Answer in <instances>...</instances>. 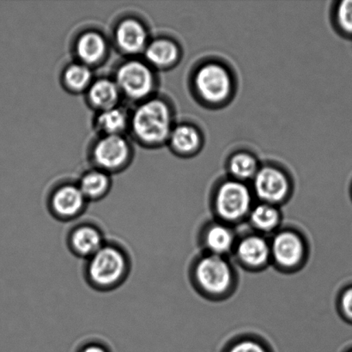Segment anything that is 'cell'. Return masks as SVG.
Returning <instances> with one entry per match:
<instances>
[{"label": "cell", "instance_id": "cell-21", "mask_svg": "<svg viewBox=\"0 0 352 352\" xmlns=\"http://www.w3.org/2000/svg\"><path fill=\"white\" fill-rule=\"evenodd\" d=\"M234 234L232 231L221 224H214L210 226L206 234L207 248L212 251V254L223 256L229 253L234 244Z\"/></svg>", "mask_w": 352, "mask_h": 352}, {"label": "cell", "instance_id": "cell-25", "mask_svg": "<svg viewBox=\"0 0 352 352\" xmlns=\"http://www.w3.org/2000/svg\"><path fill=\"white\" fill-rule=\"evenodd\" d=\"M229 352H267L260 344L245 340L234 346Z\"/></svg>", "mask_w": 352, "mask_h": 352}, {"label": "cell", "instance_id": "cell-3", "mask_svg": "<svg viewBox=\"0 0 352 352\" xmlns=\"http://www.w3.org/2000/svg\"><path fill=\"white\" fill-rule=\"evenodd\" d=\"M192 85L200 102L210 108L226 104L234 93L232 71L223 62L217 60L199 64L193 72Z\"/></svg>", "mask_w": 352, "mask_h": 352}, {"label": "cell", "instance_id": "cell-24", "mask_svg": "<svg viewBox=\"0 0 352 352\" xmlns=\"http://www.w3.org/2000/svg\"><path fill=\"white\" fill-rule=\"evenodd\" d=\"M333 22L340 34L352 38V0L337 3L333 12Z\"/></svg>", "mask_w": 352, "mask_h": 352}, {"label": "cell", "instance_id": "cell-13", "mask_svg": "<svg viewBox=\"0 0 352 352\" xmlns=\"http://www.w3.org/2000/svg\"><path fill=\"white\" fill-rule=\"evenodd\" d=\"M168 143L179 156L192 157L201 150L204 136L199 127L193 124L181 123L172 130Z\"/></svg>", "mask_w": 352, "mask_h": 352}, {"label": "cell", "instance_id": "cell-11", "mask_svg": "<svg viewBox=\"0 0 352 352\" xmlns=\"http://www.w3.org/2000/svg\"><path fill=\"white\" fill-rule=\"evenodd\" d=\"M271 252L279 265L292 268L296 267L302 260L305 246L298 234L287 231L279 233L275 236L272 241Z\"/></svg>", "mask_w": 352, "mask_h": 352}, {"label": "cell", "instance_id": "cell-27", "mask_svg": "<svg viewBox=\"0 0 352 352\" xmlns=\"http://www.w3.org/2000/svg\"><path fill=\"white\" fill-rule=\"evenodd\" d=\"M77 352H111L103 344L92 342L85 344Z\"/></svg>", "mask_w": 352, "mask_h": 352}, {"label": "cell", "instance_id": "cell-26", "mask_svg": "<svg viewBox=\"0 0 352 352\" xmlns=\"http://www.w3.org/2000/svg\"><path fill=\"white\" fill-rule=\"evenodd\" d=\"M340 303L344 316L352 320V287L344 291Z\"/></svg>", "mask_w": 352, "mask_h": 352}, {"label": "cell", "instance_id": "cell-14", "mask_svg": "<svg viewBox=\"0 0 352 352\" xmlns=\"http://www.w3.org/2000/svg\"><path fill=\"white\" fill-rule=\"evenodd\" d=\"M144 52L148 63L160 69L173 67L181 57L179 45L167 38L151 41Z\"/></svg>", "mask_w": 352, "mask_h": 352}, {"label": "cell", "instance_id": "cell-10", "mask_svg": "<svg viewBox=\"0 0 352 352\" xmlns=\"http://www.w3.org/2000/svg\"><path fill=\"white\" fill-rule=\"evenodd\" d=\"M106 243L102 230L89 223L78 224L67 237L69 250L76 256L85 261L101 250Z\"/></svg>", "mask_w": 352, "mask_h": 352}, {"label": "cell", "instance_id": "cell-5", "mask_svg": "<svg viewBox=\"0 0 352 352\" xmlns=\"http://www.w3.org/2000/svg\"><path fill=\"white\" fill-rule=\"evenodd\" d=\"M115 81L120 93L132 100L146 98L155 87V77L149 65L136 60L120 65Z\"/></svg>", "mask_w": 352, "mask_h": 352}, {"label": "cell", "instance_id": "cell-17", "mask_svg": "<svg viewBox=\"0 0 352 352\" xmlns=\"http://www.w3.org/2000/svg\"><path fill=\"white\" fill-rule=\"evenodd\" d=\"M120 91L115 80L108 78L98 79L88 89V98L95 108L102 110L116 107Z\"/></svg>", "mask_w": 352, "mask_h": 352}, {"label": "cell", "instance_id": "cell-4", "mask_svg": "<svg viewBox=\"0 0 352 352\" xmlns=\"http://www.w3.org/2000/svg\"><path fill=\"white\" fill-rule=\"evenodd\" d=\"M251 203V191L245 182L230 178L221 183L217 190L216 209L223 219H241L250 212Z\"/></svg>", "mask_w": 352, "mask_h": 352}, {"label": "cell", "instance_id": "cell-7", "mask_svg": "<svg viewBox=\"0 0 352 352\" xmlns=\"http://www.w3.org/2000/svg\"><path fill=\"white\" fill-rule=\"evenodd\" d=\"M195 274L201 288L210 294H223L232 281L229 263L219 255L212 254L203 258L197 265Z\"/></svg>", "mask_w": 352, "mask_h": 352}, {"label": "cell", "instance_id": "cell-23", "mask_svg": "<svg viewBox=\"0 0 352 352\" xmlns=\"http://www.w3.org/2000/svg\"><path fill=\"white\" fill-rule=\"evenodd\" d=\"M254 227L265 232L274 230L279 223V214L274 205L263 203L255 206L250 212Z\"/></svg>", "mask_w": 352, "mask_h": 352}, {"label": "cell", "instance_id": "cell-19", "mask_svg": "<svg viewBox=\"0 0 352 352\" xmlns=\"http://www.w3.org/2000/svg\"><path fill=\"white\" fill-rule=\"evenodd\" d=\"M78 185L89 202L98 201L108 195L111 179L107 172L96 170L82 175Z\"/></svg>", "mask_w": 352, "mask_h": 352}, {"label": "cell", "instance_id": "cell-16", "mask_svg": "<svg viewBox=\"0 0 352 352\" xmlns=\"http://www.w3.org/2000/svg\"><path fill=\"white\" fill-rule=\"evenodd\" d=\"M107 52V43L101 34L89 31L78 37L76 43V54L82 64L92 65L103 60Z\"/></svg>", "mask_w": 352, "mask_h": 352}, {"label": "cell", "instance_id": "cell-18", "mask_svg": "<svg viewBox=\"0 0 352 352\" xmlns=\"http://www.w3.org/2000/svg\"><path fill=\"white\" fill-rule=\"evenodd\" d=\"M228 171L231 178L245 182L253 179L261 168L260 162L254 153L248 151H237L227 160Z\"/></svg>", "mask_w": 352, "mask_h": 352}, {"label": "cell", "instance_id": "cell-1", "mask_svg": "<svg viewBox=\"0 0 352 352\" xmlns=\"http://www.w3.org/2000/svg\"><path fill=\"white\" fill-rule=\"evenodd\" d=\"M129 254L120 245L107 243L86 261V281L96 291L107 292L119 288L129 278Z\"/></svg>", "mask_w": 352, "mask_h": 352}, {"label": "cell", "instance_id": "cell-28", "mask_svg": "<svg viewBox=\"0 0 352 352\" xmlns=\"http://www.w3.org/2000/svg\"><path fill=\"white\" fill-rule=\"evenodd\" d=\"M349 352H352V351H350Z\"/></svg>", "mask_w": 352, "mask_h": 352}, {"label": "cell", "instance_id": "cell-20", "mask_svg": "<svg viewBox=\"0 0 352 352\" xmlns=\"http://www.w3.org/2000/svg\"><path fill=\"white\" fill-rule=\"evenodd\" d=\"M129 124L126 112L119 107L102 110L96 118V126L106 135H122Z\"/></svg>", "mask_w": 352, "mask_h": 352}, {"label": "cell", "instance_id": "cell-8", "mask_svg": "<svg viewBox=\"0 0 352 352\" xmlns=\"http://www.w3.org/2000/svg\"><path fill=\"white\" fill-rule=\"evenodd\" d=\"M88 203L78 185L65 184L58 186L52 193L48 208L54 219L68 222L80 217Z\"/></svg>", "mask_w": 352, "mask_h": 352}, {"label": "cell", "instance_id": "cell-12", "mask_svg": "<svg viewBox=\"0 0 352 352\" xmlns=\"http://www.w3.org/2000/svg\"><path fill=\"white\" fill-rule=\"evenodd\" d=\"M115 36L117 46L127 54H139L148 45L146 27L134 19L122 21L116 28Z\"/></svg>", "mask_w": 352, "mask_h": 352}, {"label": "cell", "instance_id": "cell-15", "mask_svg": "<svg viewBox=\"0 0 352 352\" xmlns=\"http://www.w3.org/2000/svg\"><path fill=\"white\" fill-rule=\"evenodd\" d=\"M271 254L270 245L261 236H252L245 238L237 248L238 258L250 267H263L267 264Z\"/></svg>", "mask_w": 352, "mask_h": 352}, {"label": "cell", "instance_id": "cell-22", "mask_svg": "<svg viewBox=\"0 0 352 352\" xmlns=\"http://www.w3.org/2000/svg\"><path fill=\"white\" fill-rule=\"evenodd\" d=\"M64 82L72 91L80 92L89 88L92 84V72L85 64H72L65 69Z\"/></svg>", "mask_w": 352, "mask_h": 352}, {"label": "cell", "instance_id": "cell-9", "mask_svg": "<svg viewBox=\"0 0 352 352\" xmlns=\"http://www.w3.org/2000/svg\"><path fill=\"white\" fill-rule=\"evenodd\" d=\"M93 160L99 170L111 172L122 168L130 157L129 142L122 135H106L93 149Z\"/></svg>", "mask_w": 352, "mask_h": 352}, {"label": "cell", "instance_id": "cell-6", "mask_svg": "<svg viewBox=\"0 0 352 352\" xmlns=\"http://www.w3.org/2000/svg\"><path fill=\"white\" fill-rule=\"evenodd\" d=\"M255 195L262 201L274 205L286 199L291 188L289 175L275 164H265L253 179Z\"/></svg>", "mask_w": 352, "mask_h": 352}, {"label": "cell", "instance_id": "cell-2", "mask_svg": "<svg viewBox=\"0 0 352 352\" xmlns=\"http://www.w3.org/2000/svg\"><path fill=\"white\" fill-rule=\"evenodd\" d=\"M131 126L134 136L141 143L160 146L168 142L175 126L173 110L164 100H146L134 111Z\"/></svg>", "mask_w": 352, "mask_h": 352}]
</instances>
